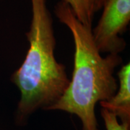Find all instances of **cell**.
<instances>
[{
  "mask_svg": "<svg viewBox=\"0 0 130 130\" xmlns=\"http://www.w3.org/2000/svg\"><path fill=\"white\" fill-rule=\"evenodd\" d=\"M54 14L72 33L74 69L67 89L48 111L76 115L82 123L83 130H99L95 106L116 93L118 83L114 72L122 63V57L113 54L102 56L93 41L92 28L81 23L70 7L61 1L55 6Z\"/></svg>",
  "mask_w": 130,
  "mask_h": 130,
  "instance_id": "obj_1",
  "label": "cell"
},
{
  "mask_svg": "<svg viewBox=\"0 0 130 130\" xmlns=\"http://www.w3.org/2000/svg\"><path fill=\"white\" fill-rule=\"evenodd\" d=\"M32 19L26 37L29 48L23 64L11 81L20 93L16 121L23 124L39 109L48 111L70 85L66 67L56 60L53 19L46 0H31Z\"/></svg>",
  "mask_w": 130,
  "mask_h": 130,
  "instance_id": "obj_2",
  "label": "cell"
},
{
  "mask_svg": "<svg viewBox=\"0 0 130 130\" xmlns=\"http://www.w3.org/2000/svg\"><path fill=\"white\" fill-rule=\"evenodd\" d=\"M101 17L92 28L93 41L101 54H119L126 42L119 36L126 32L130 21V0H107Z\"/></svg>",
  "mask_w": 130,
  "mask_h": 130,
  "instance_id": "obj_3",
  "label": "cell"
},
{
  "mask_svg": "<svg viewBox=\"0 0 130 130\" xmlns=\"http://www.w3.org/2000/svg\"><path fill=\"white\" fill-rule=\"evenodd\" d=\"M119 85L109 100L100 103L102 108L113 113L123 123L130 124V64L124 65L118 72Z\"/></svg>",
  "mask_w": 130,
  "mask_h": 130,
  "instance_id": "obj_4",
  "label": "cell"
},
{
  "mask_svg": "<svg viewBox=\"0 0 130 130\" xmlns=\"http://www.w3.org/2000/svg\"><path fill=\"white\" fill-rule=\"evenodd\" d=\"M107 0H61L67 5L76 18L84 25L93 28L95 15L101 10Z\"/></svg>",
  "mask_w": 130,
  "mask_h": 130,
  "instance_id": "obj_5",
  "label": "cell"
},
{
  "mask_svg": "<svg viewBox=\"0 0 130 130\" xmlns=\"http://www.w3.org/2000/svg\"><path fill=\"white\" fill-rule=\"evenodd\" d=\"M101 113L106 130H130V124L119 122L117 116L111 112L102 108Z\"/></svg>",
  "mask_w": 130,
  "mask_h": 130,
  "instance_id": "obj_6",
  "label": "cell"
}]
</instances>
